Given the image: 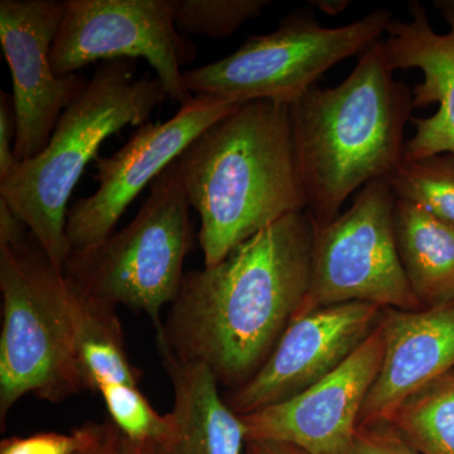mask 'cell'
Instances as JSON below:
<instances>
[{
	"label": "cell",
	"instance_id": "26",
	"mask_svg": "<svg viewBox=\"0 0 454 454\" xmlns=\"http://www.w3.org/2000/svg\"><path fill=\"white\" fill-rule=\"evenodd\" d=\"M85 424V438L74 454H119L122 435L110 420Z\"/></svg>",
	"mask_w": 454,
	"mask_h": 454
},
{
	"label": "cell",
	"instance_id": "25",
	"mask_svg": "<svg viewBox=\"0 0 454 454\" xmlns=\"http://www.w3.org/2000/svg\"><path fill=\"white\" fill-rule=\"evenodd\" d=\"M16 134L13 98L0 91V182L5 181L18 166L14 157Z\"/></svg>",
	"mask_w": 454,
	"mask_h": 454
},
{
	"label": "cell",
	"instance_id": "28",
	"mask_svg": "<svg viewBox=\"0 0 454 454\" xmlns=\"http://www.w3.org/2000/svg\"><path fill=\"white\" fill-rule=\"evenodd\" d=\"M245 454H310L307 450L293 446V444L282 443V442L271 441H247Z\"/></svg>",
	"mask_w": 454,
	"mask_h": 454
},
{
	"label": "cell",
	"instance_id": "23",
	"mask_svg": "<svg viewBox=\"0 0 454 454\" xmlns=\"http://www.w3.org/2000/svg\"><path fill=\"white\" fill-rule=\"evenodd\" d=\"M85 438V424L67 433H37L3 439L0 454H74Z\"/></svg>",
	"mask_w": 454,
	"mask_h": 454
},
{
	"label": "cell",
	"instance_id": "1",
	"mask_svg": "<svg viewBox=\"0 0 454 454\" xmlns=\"http://www.w3.org/2000/svg\"><path fill=\"white\" fill-rule=\"evenodd\" d=\"M315 223L283 217L236 247L219 264L188 271L157 345L207 366L232 391L250 380L300 309L310 279Z\"/></svg>",
	"mask_w": 454,
	"mask_h": 454
},
{
	"label": "cell",
	"instance_id": "15",
	"mask_svg": "<svg viewBox=\"0 0 454 454\" xmlns=\"http://www.w3.org/2000/svg\"><path fill=\"white\" fill-rule=\"evenodd\" d=\"M384 357L360 426L389 420L409 396L454 370V301L429 309H382Z\"/></svg>",
	"mask_w": 454,
	"mask_h": 454
},
{
	"label": "cell",
	"instance_id": "22",
	"mask_svg": "<svg viewBox=\"0 0 454 454\" xmlns=\"http://www.w3.org/2000/svg\"><path fill=\"white\" fill-rule=\"evenodd\" d=\"M176 29L184 35L223 40L256 20L268 0H170Z\"/></svg>",
	"mask_w": 454,
	"mask_h": 454
},
{
	"label": "cell",
	"instance_id": "30",
	"mask_svg": "<svg viewBox=\"0 0 454 454\" xmlns=\"http://www.w3.org/2000/svg\"><path fill=\"white\" fill-rule=\"evenodd\" d=\"M119 454H142L139 452L137 448L131 446L129 442L125 441L124 437H122L121 452Z\"/></svg>",
	"mask_w": 454,
	"mask_h": 454
},
{
	"label": "cell",
	"instance_id": "29",
	"mask_svg": "<svg viewBox=\"0 0 454 454\" xmlns=\"http://www.w3.org/2000/svg\"><path fill=\"white\" fill-rule=\"evenodd\" d=\"M310 4L316 5L317 8L330 16H337L349 7L348 0H315V2H310Z\"/></svg>",
	"mask_w": 454,
	"mask_h": 454
},
{
	"label": "cell",
	"instance_id": "24",
	"mask_svg": "<svg viewBox=\"0 0 454 454\" xmlns=\"http://www.w3.org/2000/svg\"><path fill=\"white\" fill-rule=\"evenodd\" d=\"M349 454H419L389 423L358 426Z\"/></svg>",
	"mask_w": 454,
	"mask_h": 454
},
{
	"label": "cell",
	"instance_id": "19",
	"mask_svg": "<svg viewBox=\"0 0 454 454\" xmlns=\"http://www.w3.org/2000/svg\"><path fill=\"white\" fill-rule=\"evenodd\" d=\"M387 423L419 454H454V370L409 396Z\"/></svg>",
	"mask_w": 454,
	"mask_h": 454
},
{
	"label": "cell",
	"instance_id": "6",
	"mask_svg": "<svg viewBox=\"0 0 454 454\" xmlns=\"http://www.w3.org/2000/svg\"><path fill=\"white\" fill-rule=\"evenodd\" d=\"M191 207L175 160L151 184L129 225L91 249L70 253L66 278L95 300L145 313L160 333L162 309L178 297L186 276L184 260L193 244Z\"/></svg>",
	"mask_w": 454,
	"mask_h": 454
},
{
	"label": "cell",
	"instance_id": "21",
	"mask_svg": "<svg viewBox=\"0 0 454 454\" xmlns=\"http://www.w3.org/2000/svg\"><path fill=\"white\" fill-rule=\"evenodd\" d=\"M106 403L109 420L125 441L142 454H151L172 430L170 414H160L139 387L106 385L98 390Z\"/></svg>",
	"mask_w": 454,
	"mask_h": 454
},
{
	"label": "cell",
	"instance_id": "11",
	"mask_svg": "<svg viewBox=\"0 0 454 454\" xmlns=\"http://www.w3.org/2000/svg\"><path fill=\"white\" fill-rule=\"evenodd\" d=\"M64 14L65 2L56 0L0 2V44L13 80L18 163L46 148L62 114L89 85L82 74L53 73L51 51Z\"/></svg>",
	"mask_w": 454,
	"mask_h": 454
},
{
	"label": "cell",
	"instance_id": "18",
	"mask_svg": "<svg viewBox=\"0 0 454 454\" xmlns=\"http://www.w3.org/2000/svg\"><path fill=\"white\" fill-rule=\"evenodd\" d=\"M80 293L82 315L77 361L85 390L98 393L106 385L139 387L142 372L128 356L116 307Z\"/></svg>",
	"mask_w": 454,
	"mask_h": 454
},
{
	"label": "cell",
	"instance_id": "4",
	"mask_svg": "<svg viewBox=\"0 0 454 454\" xmlns=\"http://www.w3.org/2000/svg\"><path fill=\"white\" fill-rule=\"evenodd\" d=\"M134 74L136 59L98 66L82 97L62 114L46 148L18 163L0 182V197L25 221L59 270L71 253L66 235L68 201L86 166L113 134L149 122L167 98L157 77Z\"/></svg>",
	"mask_w": 454,
	"mask_h": 454
},
{
	"label": "cell",
	"instance_id": "10",
	"mask_svg": "<svg viewBox=\"0 0 454 454\" xmlns=\"http://www.w3.org/2000/svg\"><path fill=\"white\" fill-rule=\"evenodd\" d=\"M240 106L225 98L196 95L169 121L146 122L116 153L98 157L97 192L77 200L68 210L66 235L71 252H85L109 238L136 197L203 131Z\"/></svg>",
	"mask_w": 454,
	"mask_h": 454
},
{
	"label": "cell",
	"instance_id": "3",
	"mask_svg": "<svg viewBox=\"0 0 454 454\" xmlns=\"http://www.w3.org/2000/svg\"><path fill=\"white\" fill-rule=\"evenodd\" d=\"M413 90L394 79L382 40L358 56L334 88L313 86L291 106L293 139L317 226L336 219L348 197L404 162Z\"/></svg>",
	"mask_w": 454,
	"mask_h": 454
},
{
	"label": "cell",
	"instance_id": "13",
	"mask_svg": "<svg viewBox=\"0 0 454 454\" xmlns=\"http://www.w3.org/2000/svg\"><path fill=\"white\" fill-rule=\"evenodd\" d=\"M381 307L363 301L336 304L294 317L270 356L226 403L245 415L286 402L333 372L372 334Z\"/></svg>",
	"mask_w": 454,
	"mask_h": 454
},
{
	"label": "cell",
	"instance_id": "14",
	"mask_svg": "<svg viewBox=\"0 0 454 454\" xmlns=\"http://www.w3.org/2000/svg\"><path fill=\"white\" fill-rule=\"evenodd\" d=\"M434 7L450 25L437 33L419 2L409 3L411 20H393L382 40L385 59L393 73L418 68L423 82L413 90L414 109L438 104L429 118H413V138L405 143L404 160L454 153V0H435Z\"/></svg>",
	"mask_w": 454,
	"mask_h": 454
},
{
	"label": "cell",
	"instance_id": "5",
	"mask_svg": "<svg viewBox=\"0 0 454 454\" xmlns=\"http://www.w3.org/2000/svg\"><path fill=\"white\" fill-rule=\"evenodd\" d=\"M0 426L23 396L65 402L85 390L77 361L82 293L35 235L0 245Z\"/></svg>",
	"mask_w": 454,
	"mask_h": 454
},
{
	"label": "cell",
	"instance_id": "8",
	"mask_svg": "<svg viewBox=\"0 0 454 454\" xmlns=\"http://www.w3.org/2000/svg\"><path fill=\"white\" fill-rule=\"evenodd\" d=\"M396 202L387 178H376L355 193L351 206L336 219L315 225L309 292L294 317L351 301L423 309L397 253Z\"/></svg>",
	"mask_w": 454,
	"mask_h": 454
},
{
	"label": "cell",
	"instance_id": "20",
	"mask_svg": "<svg viewBox=\"0 0 454 454\" xmlns=\"http://www.w3.org/2000/svg\"><path fill=\"white\" fill-rule=\"evenodd\" d=\"M387 181L399 199L417 203L454 225V153L404 160Z\"/></svg>",
	"mask_w": 454,
	"mask_h": 454
},
{
	"label": "cell",
	"instance_id": "12",
	"mask_svg": "<svg viewBox=\"0 0 454 454\" xmlns=\"http://www.w3.org/2000/svg\"><path fill=\"white\" fill-rule=\"evenodd\" d=\"M380 319L375 330L333 372L298 395L240 415L247 441L293 444L310 454H349L367 394L384 357Z\"/></svg>",
	"mask_w": 454,
	"mask_h": 454
},
{
	"label": "cell",
	"instance_id": "9",
	"mask_svg": "<svg viewBox=\"0 0 454 454\" xmlns=\"http://www.w3.org/2000/svg\"><path fill=\"white\" fill-rule=\"evenodd\" d=\"M195 43L173 22L170 0H66L51 51L57 76L98 61L143 59L179 106L192 100L182 67L195 59Z\"/></svg>",
	"mask_w": 454,
	"mask_h": 454
},
{
	"label": "cell",
	"instance_id": "7",
	"mask_svg": "<svg viewBox=\"0 0 454 454\" xmlns=\"http://www.w3.org/2000/svg\"><path fill=\"white\" fill-rule=\"evenodd\" d=\"M393 20L390 9L379 8L348 25L324 27L309 11L297 9L276 31L252 35L231 55L184 71V83L191 94L238 104L292 106L334 65L381 41Z\"/></svg>",
	"mask_w": 454,
	"mask_h": 454
},
{
	"label": "cell",
	"instance_id": "17",
	"mask_svg": "<svg viewBox=\"0 0 454 454\" xmlns=\"http://www.w3.org/2000/svg\"><path fill=\"white\" fill-rule=\"evenodd\" d=\"M397 253L423 309L454 301V225L408 200L394 212Z\"/></svg>",
	"mask_w": 454,
	"mask_h": 454
},
{
	"label": "cell",
	"instance_id": "2",
	"mask_svg": "<svg viewBox=\"0 0 454 454\" xmlns=\"http://www.w3.org/2000/svg\"><path fill=\"white\" fill-rule=\"evenodd\" d=\"M177 160L201 220L205 267L219 264L265 227L307 210L288 104H241Z\"/></svg>",
	"mask_w": 454,
	"mask_h": 454
},
{
	"label": "cell",
	"instance_id": "27",
	"mask_svg": "<svg viewBox=\"0 0 454 454\" xmlns=\"http://www.w3.org/2000/svg\"><path fill=\"white\" fill-rule=\"evenodd\" d=\"M31 230L0 197V245H17L26 240Z\"/></svg>",
	"mask_w": 454,
	"mask_h": 454
},
{
	"label": "cell",
	"instance_id": "16",
	"mask_svg": "<svg viewBox=\"0 0 454 454\" xmlns=\"http://www.w3.org/2000/svg\"><path fill=\"white\" fill-rule=\"evenodd\" d=\"M158 354L172 382V430L151 454H245L247 432L207 366L176 357L166 346Z\"/></svg>",
	"mask_w": 454,
	"mask_h": 454
}]
</instances>
